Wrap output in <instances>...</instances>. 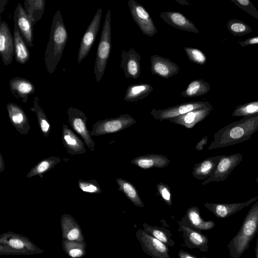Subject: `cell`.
I'll list each match as a JSON object with an SVG mask.
<instances>
[{
    "mask_svg": "<svg viewBox=\"0 0 258 258\" xmlns=\"http://www.w3.org/2000/svg\"><path fill=\"white\" fill-rule=\"evenodd\" d=\"M257 130L258 116L243 117L217 131L208 150L226 147L247 141Z\"/></svg>",
    "mask_w": 258,
    "mask_h": 258,
    "instance_id": "obj_1",
    "label": "cell"
},
{
    "mask_svg": "<svg viewBox=\"0 0 258 258\" xmlns=\"http://www.w3.org/2000/svg\"><path fill=\"white\" fill-rule=\"evenodd\" d=\"M69 38L68 33L60 11L54 14L49 38L44 53V62L47 72L51 74L55 70L60 60Z\"/></svg>",
    "mask_w": 258,
    "mask_h": 258,
    "instance_id": "obj_2",
    "label": "cell"
},
{
    "mask_svg": "<svg viewBox=\"0 0 258 258\" xmlns=\"http://www.w3.org/2000/svg\"><path fill=\"white\" fill-rule=\"evenodd\" d=\"M258 231V201L247 213L237 234L227 245L231 258H239L247 249Z\"/></svg>",
    "mask_w": 258,
    "mask_h": 258,
    "instance_id": "obj_3",
    "label": "cell"
},
{
    "mask_svg": "<svg viewBox=\"0 0 258 258\" xmlns=\"http://www.w3.org/2000/svg\"><path fill=\"white\" fill-rule=\"evenodd\" d=\"M111 12L108 9L97 47L94 68V74L97 82H100L103 76L110 56L111 49Z\"/></svg>",
    "mask_w": 258,
    "mask_h": 258,
    "instance_id": "obj_4",
    "label": "cell"
},
{
    "mask_svg": "<svg viewBox=\"0 0 258 258\" xmlns=\"http://www.w3.org/2000/svg\"><path fill=\"white\" fill-rule=\"evenodd\" d=\"M136 122V120L128 114L100 120L93 125L91 135L98 136L117 133L130 127Z\"/></svg>",
    "mask_w": 258,
    "mask_h": 258,
    "instance_id": "obj_5",
    "label": "cell"
},
{
    "mask_svg": "<svg viewBox=\"0 0 258 258\" xmlns=\"http://www.w3.org/2000/svg\"><path fill=\"white\" fill-rule=\"evenodd\" d=\"M67 112L72 129L81 137L90 151H93L95 143L91 137V132L87 126L88 118L86 114L79 109L73 107L69 108Z\"/></svg>",
    "mask_w": 258,
    "mask_h": 258,
    "instance_id": "obj_6",
    "label": "cell"
},
{
    "mask_svg": "<svg viewBox=\"0 0 258 258\" xmlns=\"http://www.w3.org/2000/svg\"><path fill=\"white\" fill-rule=\"evenodd\" d=\"M205 107H213V106L208 101H189L165 109H153L150 113L155 119L162 121L164 119L169 120L194 110Z\"/></svg>",
    "mask_w": 258,
    "mask_h": 258,
    "instance_id": "obj_7",
    "label": "cell"
},
{
    "mask_svg": "<svg viewBox=\"0 0 258 258\" xmlns=\"http://www.w3.org/2000/svg\"><path fill=\"white\" fill-rule=\"evenodd\" d=\"M127 4L132 17L142 32L150 37L156 34L155 25L145 8L135 0H129Z\"/></svg>",
    "mask_w": 258,
    "mask_h": 258,
    "instance_id": "obj_8",
    "label": "cell"
},
{
    "mask_svg": "<svg viewBox=\"0 0 258 258\" xmlns=\"http://www.w3.org/2000/svg\"><path fill=\"white\" fill-rule=\"evenodd\" d=\"M136 235L143 251L152 258H171L168 246L144 230H138Z\"/></svg>",
    "mask_w": 258,
    "mask_h": 258,
    "instance_id": "obj_9",
    "label": "cell"
},
{
    "mask_svg": "<svg viewBox=\"0 0 258 258\" xmlns=\"http://www.w3.org/2000/svg\"><path fill=\"white\" fill-rule=\"evenodd\" d=\"M243 158L240 153L221 155L219 161L212 175L202 182L206 185L210 182L225 180Z\"/></svg>",
    "mask_w": 258,
    "mask_h": 258,
    "instance_id": "obj_10",
    "label": "cell"
},
{
    "mask_svg": "<svg viewBox=\"0 0 258 258\" xmlns=\"http://www.w3.org/2000/svg\"><path fill=\"white\" fill-rule=\"evenodd\" d=\"M102 13V9L99 8L83 36L77 57L78 63L88 55L96 40L100 26Z\"/></svg>",
    "mask_w": 258,
    "mask_h": 258,
    "instance_id": "obj_11",
    "label": "cell"
},
{
    "mask_svg": "<svg viewBox=\"0 0 258 258\" xmlns=\"http://www.w3.org/2000/svg\"><path fill=\"white\" fill-rule=\"evenodd\" d=\"M120 67L123 70L126 78L138 79L141 74V57L133 48L122 50L121 54Z\"/></svg>",
    "mask_w": 258,
    "mask_h": 258,
    "instance_id": "obj_12",
    "label": "cell"
},
{
    "mask_svg": "<svg viewBox=\"0 0 258 258\" xmlns=\"http://www.w3.org/2000/svg\"><path fill=\"white\" fill-rule=\"evenodd\" d=\"M0 54L5 65L12 62L15 55L14 39L8 24L5 21L0 22Z\"/></svg>",
    "mask_w": 258,
    "mask_h": 258,
    "instance_id": "obj_13",
    "label": "cell"
},
{
    "mask_svg": "<svg viewBox=\"0 0 258 258\" xmlns=\"http://www.w3.org/2000/svg\"><path fill=\"white\" fill-rule=\"evenodd\" d=\"M151 70L152 75L164 79H168L177 74L179 66L169 58L155 54L150 57Z\"/></svg>",
    "mask_w": 258,
    "mask_h": 258,
    "instance_id": "obj_14",
    "label": "cell"
},
{
    "mask_svg": "<svg viewBox=\"0 0 258 258\" xmlns=\"http://www.w3.org/2000/svg\"><path fill=\"white\" fill-rule=\"evenodd\" d=\"M14 20L25 43L28 47H32L33 45V26L20 4H18L15 9Z\"/></svg>",
    "mask_w": 258,
    "mask_h": 258,
    "instance_id": "obj_15",
    "label": "cell"
},
{
    "mask_svg": "<svg viewBox=\"0 0 258 258\" xmlns=\"http://www.w3.org/2000/svg\"><path fill=\"white\" fill-rule=\"evenodd\" d=\"M258 197H254L246 202L231 204H205L204 206L219 218H224L231 216L256 201Z\"/></svg>",
    "mask_w": 258,
    "mask_h": 258,
    "instance_id": "obj_16",
    "label": "cell"
},
{
    "mask_svg": "<svg viewBox=\"0 0 258 258\" xmlns=\"http://www.w3.org/2000/svg\"><path fill=\"white\" fill-rule=\"evenodd\" d=\"M7 109L9 119L13 126L21 135H27L30 129V125L23 109L14 103H8Z\"/></svg>",
    "mask_w": 258,
    "mask_h": 258,
    "instance_id": "obj_17",
    "label": "cell"
},
{
    "mask_svg": "<svg viewBox=\"0 0 258 258\" xmlns=\"http://www.w3.org/2000/svg\"><path fill=\"white\" fill-rule=\"evenodd\" d=\"M160 17L166 23L175 28L189 32L199 33L195 25L182 13L167 11L159 14Z\"/></svg>",
    "mask_w": 258,
    "mask_h": 258,
    "instance_id": "obj_18",
    "label": "cell"
},
{
    "mask_svg": "<svg viewBox=\"0 0 258 258\" xmlns=\"http://www.w3.org/2000/svg\"><path fill=\"white\" fill-rule=\"evenodd\" d=\"M61 141L67 152L72 155L83 154L86 152L83 140L66 124L62 125Z\"/></svg>",
    "mask_w": 258,
    "mask_h": 258,
    "instance_id": "obj_19",
    "label": "cell"
},
{
    "mask_svg": "<svg viewBox=\"0 0 258 258\" xmlns=\"http://www.w3.org/2000/svg\"><path fill=\"white\" fill-rule=\"evenodd\" d=\"M179 230L183 233L186 246L189 248H198L204 252L208 250V238L205 235L184 224H180Z\"/></svg>",
    "mask_w": 258,
    "mask_h": 258,
    "instance_id": "obj_20",
    "label": "cell"
},
{
    "mask_svg": "<svg viewBox=\"0 0 258 258\" xmlns=\"http://www.w3.org/2000/svg\"><path fill=\"white\" fill-rule=\"evenodd\" d=\"M213 109V107H205L195 109L169 119V120L172 123L182 125L187 128H191L198 122L204 120Z\"/></svg>",
    "mask_w": 258,
    "mask_h": 258,
    "instance_id": "obj_21",
    "label": "cell"
},
{
    "mask_svg": "<svg viewBox=\"0 0 258 258\" xmlns=\"http://www.w3.org/2000/svg\"><path fill=\"white\" fill-rule=\"evenodd\" d=\"M10 89L13 95L18 99L26 103L30 95L35 92V88L29 80L16 77L10 80Z\"/></svg>",
    "mask_w": 258,
    "mask_h": 258,
    "instance_id": "obj_22",
    "label": "cell"
},
{
    "mask_svg": "<svg viewBox=\"0 0 258 258\" xmlns=\"http://www.w3.org/2000/svg\"><path fill=\"white\" fill-rule=\"evenodd\" d=\"M170 160L164 155L151 154L142 155L133 159L131 163L138 167L148 169L152 168H163L170 163Z\"/></svg>",
    "mask_w": 258,
    "mask_h": 258,
    "instance_id": "obj_23",
    "label": "cell"
},
{
    "mask_svg": "<svg viewBox=\"0 0 258 258\" xmlns=\"http://www.w3.org/2000/svg\"><path fill=\"white\" fill-rule=\"evenodd\" d=\"M221 156V155L212 156L195 163L192 172L193 177L199 180L209 178L216 168Z\"/></svg>",
    "mask_w": 258,
    "mask_h": 258,
    "instance_id": "obj_24",
    "label": "cell"
},
{
    "mask_svg": "<svg viewBox=\"0 0 258 258\" xmlns=\"http://www.w3.org/2000/svg\"><path fill=\"white\" fill-rule=\"evenodd\" d=\"M153 89V86L147 83L131 84L126 89L124 100L132 102L137 101L147 97Z\"/></svg>",
    "mask_w": 258,
    "mask_h": 258,
    "instance_id": "obj_25",
    "label": "cell"
},
{
    "mask_svg": "<svg viewBox=\"0 0 258 258\" xmlns=\"http://www.w3.org/2000/svg\"><path fill=\"white\" fill-rule=\"evenodd\" d=\"M184 217L187 220L192 228L199 230H208L215 225L213 221H205L201 216L197 207L193 206L188 208Z\"/></svg>",
    "mask_w": 258,
    "mask_h": 258,
    "instance_id": "obj_26",
    "label": "cell"
},
{
    "mask_svg": "<svg viewBox=\"0 0 258 258\" xmlns=\"http://www.w3.org/2000/svg\"><path fill=\"white\" fill-rule=\"evenodd\" d=\"M14 39L15 58L20 64H25L30 58V52L17 26L14 24Z\"/></svg>",
    "mask_w": 258,
    "mask_h": 258,
    "instance_id": "obj_27",
    "label": "cell"
},
{
    "mask_svg": "<svg viewBox=\"0 0 258 258\" xmlns=\"http://www.w3.org/2000/svg\"><path fill=\"white\" fill-rule=\"evenodd\" d=\"M45 0H25L24 10L33 26L40 20L44 13Z\"/></svg>",
    "mask_w": 258,
    "mask_h": 258,
    "instance_id": "obj_28",
    "label": "cell"
},
{
    "mask_svg": "<svg viewBox=\"0 0 258 258\" xmlns=\"http://www.w3.org/2000/svg\"><path fill=\"white\" fill-rule=\"evenodd\" d=\"M211 89L210 84L203 79L191 81L180 94L181 97L192 98L204 95Z\"/></svg>",
    "mask_w": 258,
    "mask_h": 258,
    "instance_id": "obj_29",
    "label": "cell"
},
{
    "mask_svg": "<svg viewBox=\"0 0 258 258\" xmlns=\"http://www.w3.org/2000/svg\"><path fill=\"white\" fill-rule=\"evenodd\" d=\"M61 159V158L57 157L50 156L41 160L32 168L27 174L26 177L31 178L35 176H39L42 178L44 174L60 163Z\"/></svg>",
    "mask_w": 258,
    "mask_h": 258,
    "instance_id": "obj_30",
    "label": "cell"
},
{
    "mask_svg": "<svg viewBox=\"0 0 258 258\" xmlns=\"http://www.w3.org/2000/svg\"><path fill=\"white\" fill-rule=\"evenodd\" d=\"M116 181L118 185V190L122 192L134 205L144 207V204L136 187L131 182L121 178H117Z\"/></svg>",
    "mask_w": 258,
    "mask_h": 258,
    "instance_id": "obj_31",
    "label": "cell"
},
{
    "mask_svg": "<svg viewBox=\"0 0 258 258\" xmlns=\"http://www.w3.org/2000/svg\"><path fill=\"white\" fill-rule=\"evenodd\" d=\"M144 230L160 241L164 243L167 246H173L175 242L172 239V234L168 230L163 228L153 226L147 223L143 224Z\"/></svg>",
    "mask_w": 258,
    "mask_h": 258,
    "instance_id": "obj_32",
    "label": "cell"
},
{
    "mask_svg": "<svg viewBox=\"0 0 258 258\" xmlns=\"http://www.w3.org/2000/svg\"><path fill=\"white\" fill-rule=\"evenodd\" d=\"M30 109L36 115L38 124L43 135L47 138L51 131V126L45 113L40 105L38 96L34 97L33 106Z\"/></svg>",
    "mask_w": 258,
    "mask_h": 258,
    "instance_id": "obj_33",
    "label": "cell"
},
{
    "mask_svg": "<svg viewBox=\"0 0 258 258\" xmlns=\"http://www.w3.org/2000/svg\"><path fill=\"white\" fill-rule=\"evenodd\" d=\"M232 115L236 117L258 116V100L237 106L234 110Z\"/></svg>",
    "mask_w": 258,
    "mask_h": 258,
    "instance_id": "obj_34",
    "label": "cell"
},
{
    "mask_svg": "<svg viewBox=\"0 0 258 258\" xmlns=\"http://www.w3.org/2000/svg\"><path fill=\"white\" fill-rule=\"evenodd\" d=\"M228 31L235 36H241L252 32L251 28L241 20L232 19L228 21Z\"/></svg>",
    "mask_w": 258,
    "mask_h": 258,
    "instance_id": "obj_35",
    "label": "cell"
},
{
    "mask_svg": "<svg viewBox=\"0 0 258 258\" xmlns=\"http://www.w3.org/2000/svg\"><path fill=\"white\" fill-rule=\"evenodd\" d=\"M183 48L190 61L199 65H203L206 62V56L200 49L191 47H184Z\"/></svg>",
    "mask_w": 258,
    "mask_h": 258,
    "instance_id": "obj_36",
    "label": "cell"
},
{
    "mask_svg": "<svg viewBox=\"0 0 258 258\" xmlns=\"http://www.w3.org/2000/svg\"><path fill=\"white\" fill-rule=\"evenodd\" d=\"M78 183L80 189L85 192L94 194H99L101 192L100 185L94 179L90 180L79 179Z\"/></svg>",
    "mask_w": 258,
    "mask_h": 258,
    "instance_id": "obj_37",
    "label": "cell"
},
{
    "mask_svg": "<svg viewBox=\"0 0 258 258\" xmlns=\"http://www.w3.org/2000/svg\"><path fill=\"white\" fill-rule=\"evenodd\" d=\"M236 6L249 15L258 19V11L253 4L249 0H231Z\"/></svg>",
    "mask_w": 258,
    "mask_h": 258,
    "instance_id": "obj_38",
    "label": "cell"
},
{
    "mask_svg": "<svg viewBox=\"0 0 258 258\" xmlns=\"http://www.w3.org/2000/svg\"><path fill=\"white\" fill-rule=\"evenodd\" d=\"M157 191L161 197L162 200L168 206L172 205V195L169 186L162 182L157 184Z\"/></svg>",
    "mask_w": 258,
    "mask_h": 258,
    "instance_id": "obj_39",
    "label": "cell"
},
{
    "mask_svg": "<svg viewBox=\"0 0 258 258\" xmlns=\"http://www.w3.org/2000/svg\"><path fill=\"white\" fill-rule=\"evenodd\" d=\"M237 43L241 46L258 44V36L249 37L243 41H238Z\"/></svg>",
    "mask_w": 258,
    "mask_h": 258,
    "instance_id": "obj_40",
    "label": "cell"
},
{
    "mask_svg": "<svg viewBox=\"0 0 258 258\" xmlns=\"http://www.w3.org/2000/svg\"><path fill=\"white\" fill-rule=\"evenodd\" d=\"M9 244L12 247L18 249H20L24 246L23 241L18 238L11 239L9 241Z\"/></svg>",
    "mask_w": 258,
    "mask_h": 258,
    "instance_id": "obj_41",
    "label": "cell"
},
{
    "mask_svg": "<svg viewBox=\"0 0 258 258\" xmlns=\"http://www.w3.org/2000/svg\"><path fill=\"white\" fill-rule=\"evenodd\" d=\"M80 232L78 229H72L68 234L67 237L70 240H74L78 238Z\"/></svg>",
    "mask_w": 258,
    "mask_h": 258,
    "instance_id": "obj_42",
    "label": "cell"
},
{
    "mask_svg": "<svg viewBox=\"0 0 258 258\" xmlns=\"http://www.w3.org/2000/svg\"><path fill=\"white\" fill-rule=\"evenodd\" d=\"M208 136L204 137L199 142H198L196 146V150L198 151H201L204 149V146L207 144Z\"/></svg>",
    "mask_w": 258,
    "mask_h": 258,
    "instance_id": "obj_43",
    "label": "cell"
},
{
    "mask_svg": "<svg viewBox=\"0 0 258 258\" xmlns=\"http://www.w3.org/2000/svg\"><path fill=\"white\" fill-rule=\"evenodd\" d=\"M179 258H198L193 254L184 250L180 249L178 252ZM203 258H207L203 257Z\"/></svg>",
    "mask_w": 258,
    "mask_h": 258,
    "instance_id": "obj_44",
    "label": "cell"
},
{
    "mask_svg": "<svg viewBox=\"0 0 258 258\" xmlns=\"http://www.w3.org/2000/svg\"><path fill=\"white\" fill-rule=\"evenodd\" d=\"M82 254V251L79 248L72 249L69 251V255L73 258L80 257Z\"/></svg>",
    "mask_w": 258,
    "mask_h": 258,
    "instance_id": "obj_45",
    "label": "cell"
},
{
    "mask_svg": "<svg viewBox=\"0 0 258 258\" xmlns=\"http://www.w3.org/2000/svg\"><path fill=\"white\" fill-rule=\"evenodd\" d=\"M5 169V163L2 154L0 153V172H2Z\"/></svg>",
    "mask_w": 258,
    "mask_h": 258,
    "instance_id": "obj_46",
    "label": "cell"
},
{
    "mask_svg": "<svg viewBox=\"0 0 258 258\" xmlns=\"http://www.w3.org/2000/svg\"><path fill=\"white\" fill-rule=\"evenodd\" d=\"M7 2H8V1H7V0L3 1V2H2V0H1V1H0V3H1V7H0L1 14H2V12L4 11L5 5L7 4Z\"/></svg>",
    "mask_w": 258,
    "mask_h": 258,
    "instance_id": "obj_47",
    "label": "cell"
},
{
    "mask_svg": "<svg viewBox=\"0 0 258 258\" xmlns=\"http://www.w3.org/2000/svg\"><path fill=\"white\" fill-rule=\"evenodd\" d=\"M255 253L256 258H258V231L257 233V238H256V245H255Z\"/></svg>",
    "mask_w": 258,
    "mask_h": 258,
    "instance_id": "obj_48",
    "label": "cell"
},
{
    "mask_svg": "<svg viewBox=\"0 0 258 258\" xmlns=\"http://www.w3.org/2000/svg\"><path fill=\"white\" fill-rule=\"evenodd\" d=\"M256 182L257 183H258V175H257V177H256Z\"/></svg>",
    "mask_w": 258,
    "mask_h": 258,
    "instance_id": "obj_49",
    "label": "cell"
}]
</instances>
